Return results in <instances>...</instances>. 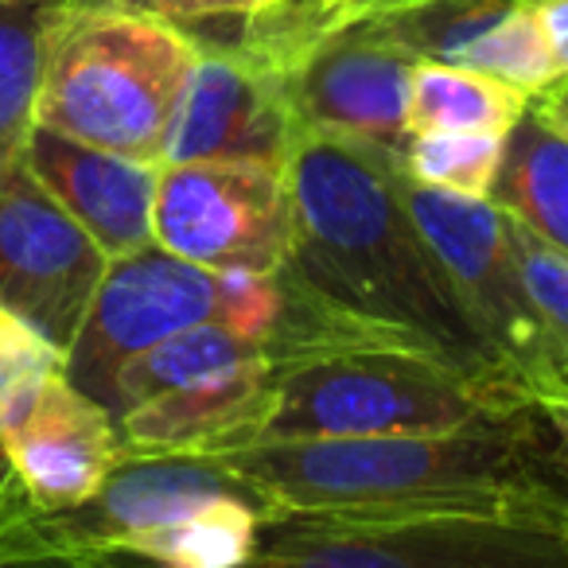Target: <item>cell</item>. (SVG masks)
Segmentation results:
<instances>
[{"instance_id":"2e32d148","label":"cell","mask_w":568,"mask_h":568,"mask_svg":"<svg viewBox=\"0 0 568 568\" xmlns=\"http://www.w3.org/2000/svg\"><path fill=\"white\" fill-rule=\"evenodd\" d=\"M28 503H20L9 514V521H4L9 534H17L12 521ZM261 521H265L261 506L245 490H234V495H222L214 503L199 506V510H191L187 518L172 521V526L149 529V534L125 537V541L113 545H90V549H121L129 557H136L141 568H242L257 549ZM24 541H32V537H24Z\"/></svg>"},{"instance_id":"4dcf8cb0","label":"cell","mask_w":568,"mask_h":568,"mask_svg":"<svg viewBox=\"0 0 568 568\" xmlns=\"http://www.w3.org/2000/svg\"><path fill=\"white\" fill-rule=\"evenodd\" d=\"M12 475H17V471H12L9 456H4V448H0V490L9 487V483H12Z\"/></svg>"},{"instance_id":"7402d4cb","label":"cell","mask_w":568,"mask_h":568,"mask_svg":"<svg viewBox=\"0 0 568 568\" xmlns=\"http://www.w3.org/2000/svg\"><path fill=\"white\" fill-rule=\"evenodd\" d=\"M503 141L487 133H413L402 149V168L420 187L487 199L503 164Z\"/></svg>"},{"instance_id":"7c38bea8","label":"cell","mask_w":568,"mask_h":568,"mask_svg":"<svg viewBox=\"0 0 568 568\" xmlns=\"http://www.w3.org/2000/svg\"><path fill=\"white\" fill-rule=\"evenodd\" d=\"M0 448L36 510L63 514L98 495L121 459V433L102 402L59 374L40 389L32 409L0 433Z\"/></svg>"},{"instance_id":"8992f818","label":"cell","mask_w":568,"mask_h":568,"mask_svg":"<svg viewBox=\"0 0 568 568\" xmlns=\"http://www.w3.org/2000/svg\"><path fill=\"white\" fill-rule=\"evenodd\" d=\"M405 203L506 378L534 409L565 405L552 343L514 261L510 214L490 199L452 195L413 180L405 183Z\"/></svg>"},{"instance_id":"9c48e42d","label":"cell","mask_w":568,"mask_h":568,"mask_svg":"<svg viewBox=\"0 0 568 568\" xmlns=\"http://www.w3.org/2000/svg\"><path fill=\"white\" fill-rule=\"evenodd\" d=\"M105 253L48 195L24 160L0 172V308H9L59 351H71Z\"/></svg>"},{"instance_id":"d6986e66","label":"cell","mask_w":568,"mask_h":568,"mask_svg":"<svg viewBox=\"0 0 568 568\" xmlns=\"http://www.w3.org/2000/svg\"><path fill=\"white\" fill-rule=\"evenodd\" d=\"M265 355L253 343L237 339L234 332H226L222 324H195L187 332L172 335L160 347L144 351L141 358L125 366L118 374V386H113V402L110 413L113 420L125 417L133 405L152 402L160 394H172V389H183L199 378H211L219 371H230L237 363H250V358Z\"/></svg>"},{"instance_id":"83f0119b","label":"cell","mask_w":568,"mask_h":568,"mask_svg":"<svg viewBox=\"0 0 568 568\" xmlns=\"http://www.w3.org/2000/svg\"><path fill=\"white\" fill-rule=\"evenodd\" d=\"M537 420H541V440H545L549 471H552V479H557V487L568 495V405L537 409Z\"/></svg>"},{"instance_id":"8fae6325","label":"cell","mask_w":568,"mask_h":568,"mask_svg":"<svg viewBox=\"0 0 568 568\" xmlns=\"http://www.w3.org/2000/svg\"><path fill=\"white\" fill-rule=\"evenodd\" d=\"M417 59L378 24L327 36L281 74L301 133L402 152L409 141V87Z\"/></svg>"},{"instance_id":"ba28073f","label":"cell","mask_w":568,"mask_h":568,"mask_svg":"<svg viewBox=\"0 0 568 568\" xmlns=\"http://www.w3.org/2000/svg\"><path fill=\"white\" fill-rule=\"evenodd\" d=\"M219 312V276L156 242L113 257L67 351V382L110 409L118 374L144 351Z\"/></svg>"},{"instance_id":"ac0fdd59","label":"cell","mask_w":568,"mask_h":568,"mask_svg":"<svg viewBox=\"0 0 568 568\" xmlns=\"http://www.w3.org/2000/svg\"><path fill=\"white\" fill-rule=\"evenodd\" d=\"M529 98L467 67L417 63L405 125L413 133H487L506 136L526 113Z\"/></svg>"},{"instance_id":"52a82bcc","label":"cell","mask_w":568,"mask_h":568,"mask_svg":"<svg viewBox=\"0 0 568 568\" xmlns=\"http://www.w3.org/2000/svg\"><path fill=\"white\" fill-rule=\"evenodd\" d=\"M152 242L211 273H281L293 250L288 172L265 164L160 168Z\"/></svg>"},{"instance_id":"9a60e30c","label":"cell","mask_w":568,"mask_h":568,"mask_svg":"<svg viewBox=\"0 0 568 568\" xmlns=\"http://www.w3.org/2000/svg\"><path fill=\"white\" fill-rule=\"evenodd\" d=\"M487 199L568 257V141L529 105L506 133L503 164Z\"/></svg>"},{"instance_id":"e0dca14e","label":"cell","mask_w":568,"mask_h":568,"mask_svg":"<svg viewBox=\"0 0 568 568\" xmlns=\"http://www.w3.org/2000/svg\"><path fill=\"white\" fill-rule=\"evenodd\" d=\"M409 4L413 0H273L265 9L237 20L234 36H226V40L253 63L284 74L327 36L386 20Z\"/></svg>"},{"instance_id":"3957f363","label":"cell","mask_w":568,"mask_h":568,"mask_svg":"<svg viewBox=\"0 0 568 568\" xmlns=\"http://www.w3.org/2000/svg\"><path fill=\"white\" fill-rule=\"evenodd\" d=\"M268 409L257 444L456 433L529 413L498 378H475L417 347L335 339L268 351Z\"/></svg>"},{"instance_id":"30bf717a","label":"cell","mask_w":568,"mask_h":568,"mask_svg":"<svg viewBox=\"0 0 568 568\" xmlns=\"http://www.w3.org/2000/svg\"><path fill=\"white\" fill-rule=\"evenodd\" d=\"M301 141L284 79L219 36H195V63L183 82L172 129L164 136L168 164H265L288 172Z\"/></svg>"},{"instance_id":"603a6c76","label":"cell","mask_w":568,"mask_h":568,"mask_svg":"<svg viewBox=\"0 0 568 568\" xmlns=\"http://www.w3.org/2000/svg\"><path fill=\"white\" fill-rule=\"evenodd\" d=\"M467 71H479L487 79H498L506 87H514L518 94L534 98L537 90H545L557 74L552 63L549 40H545L541 17H537V0L514 9L479 48L467 59Z\"/></svg>"},{"instance_id":"f546056e","label":"cell","mask_w":568,"mask_h":568,"mask_svg":"<svg viewBox=\"0 0 568 568\" xmlns=\"http://www.w3.org/2000/svg\"><path fill=\"white\" fill-rule=\"evenodd\" d=\"M529 110L568 141V74H560V79H552L545 90H537V94L529 98Z\"/></svg>"},{"instance_id":"7a4b0ae2","label":"cell","mask_w":568,"mask_h":568,"mask_svg":"<svg viewBox=\"0 0 568 568\" xmlns=\"http://www.w3.org/2000/svg\"><path fill=\"white\" fill-rule=\"evenodd\" d=\"M261 514H568L537 409L456 433L261 444L219 456Z\"/></svg>"},{"instance_id":"4fadbf2b","label":"cell","mask_w":568,"mask_h":568,"mask_svg":"<svg viewBox=\"0 0 568 568\" xmlns=\"http://www.w3.org/2000/svg\"><path fill=\"white\" fill-rule=\"evenodd\" d=\"M20 160L48 187V195L87 230L105 261L125 257L152 242L160 164L118 156L40 125L28 133Z\"/></svg>"},{"instance_id":"5b68a950","label":"cell","mask_w":568,"mask_h":568,"mask_svg":"<svg viewBox=\"0 0 568 568\" xmlns=\"http://www.w3.org/2000/svg\"><path fill=\"white\" fill-rule=\"evenodd\" d=\"M242 568H568V514H265Z\"/></svg>"},{"instance_id":"ffe728a7","label":"cell","mask_w":568,"mask_h":568,"mask_svg":"<svg viewBox=\"0 0 568 568\" xmlns=\"http://www.w3.org/2000/svg\"><path fill=\"white\" fill-rule=\"evenodd\" d=\"M59 4H4L0 0V172L17 164L36 129V94L43 71V40Z\"/></svg>"},{"instance_id":"4316f807","label":"cell","mask_w":568,"mask_h":568,"mask_svg":"<svg viewBox=\"0 0 568 568\" xmlns=\"http://www.w3.org/2000/svg\"><path fill=\"white\" fill-rule=\"evenodd\" d=\"M63 4L133 12V17L164 20V24H175L183 32H199V28L211 24H237L257 9V0H63Z\"/></svg>"},{"instance_id":"44dd1931","label":"cell","mask_w":568,"mask_h":568,"mask_svg":"<svg viewBox=\"0 0 568 568\" xmlns=\"http://www.w3.org/2000/svg\"><path fill=\"white\" fill-rule=\"evenodd\" d=\"M521 4L534 0H413L409 9L374 20L417 63L467 67L471 51Z\"/></svg>"},{"instance_id":"d4e9b609","label":"cell","mask_w":568,"mask_h":568,"mask_svg":"<svg viewBox=\"0 0 568 568\" xmlns=\"http://www.w3.org/2000/svg\"><path fill=\"white\" fill-rule=\"evenodd\" d=\"M510 242L514 261H518L521 284H526L529 301H534L537 316L545 324V335L552 343V358H557L560 386H565L568 405V257L534 237L526 226L510 219Z\"/></svg>"},{"instance_id":"5bb4252c","label":"cell","mask_w":568,"mask_h":568,"mask_svg":"<svg viewBox=\"0 0 568 568\" xmlns=\"http://www.w3.org/2000/svg\"><path fill=\"white\" fill-rule=\"evenodd\" d=\"M268 409V358L257 355L172 394L141 402L118 417L125 452H183L230 456L257 444Z\"/></svg>"},{"instance_id":"f1b7e54d","label":"cell","mask_w":568,"mask_h":568,"mask_svg":"<svg viewBox=\"0 0 568 568\" xmlns=\"http://www.w3.org/2000/svg\"><path fill=\"white\" fill-rule=\"evenodd\" d=\"M537 17H541L557 74H568V0H537Z\"/></svg>"},{"instance_id":"1f68e13d","label":"cell","mask_w":568,"mask_h":568,"mask_svg":"<svg viewBox=\"0 0 568 568\" xmlns=\"http://www.w3.org/2000/svg\"><path fill=\"white\" fill-rule=\"evenodd\" d=\"M4 4H63V0H4Z\"/></svg>"},{"instance_id":"277c9868","label":"cell","mask_w":568,"mask_h":568,"mask_svg":"<svg viewBox=\"0 0 568 568\" xmlns=\"http://www.w3.org/2000/svg\"><path fill=\"white\" fill-rule=\"evenodd\" d=\"M195 36L113 9L51 12L43 40L36 125L71 141L160 164Z\"/></svg>"},{"instance_id":"484cf974","label":"cell","mask_w":568,"mask_h":568,"mask_svg":"<svg viewBox=\"0 0 568 568\" xmlns=\"http://www.w3.org/2000/svg\"><path fill=\"white\" fill-rule=\"evenodd\" d=\"M214 276H219V312H214V324H222L237 339L265 351L284 316L281 273L226 268V273H214Z\"/></svg>"},{"instance_id":"cb8c5ba5","label":"cell","mask_w":568,"mask_h":568,"mask_svg":"<svg viewBox=\"0 0 568 568\" xmlns=\"http://www.w3.org/2000/svg\"><path fill=\"white\" fill-rule=\"evenodd\" d=\"M67 371V355L32 324L0 308V433L36 405L40 389Z\"/></svg>"},{"instance_id":"6da1fadb","label":"cell","mask_w":568,"mask_h":568,"mask_svg":"<svg viewBox=\"0 0 568 568\" xmlns=\"http://www.w3.org/2000/svg\"><path fill=\"white\" fill-rule=\"evenodd\" d=\"M405 183L402 152L301 133L288 160L284 316L265 351L382 339L428 351L475 378L510 382L413 222Z\"/></svg>"},{"instance_id":"d6a6232c","label":"cell","mask_w":568,"mask_h":568,"mask_svg":"<svg viewBox=\"0 0 568 568\" xmlns=\"http://www.w3.org/2000/svg\"><path fill=\"white\" fill-rule=\"evenodd\" d=\"M265 4H273V0H257V9H265ZM257 9H253V12H257Z\"/></svg>"}]
</instances>
